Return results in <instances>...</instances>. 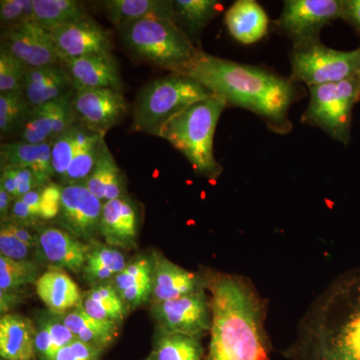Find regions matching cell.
<instances>
[{"label": "cell", "mask_w": 360, "mask_h": 360, "mask_svg": "<svg viewBox=\"0 0 360 360\" xmlns=\"http://www.w3.org/2000/svg\"><path fill=\"white\" fill-rule=\"evenodd\" d=\"M210 293L212 328L206 360H269L267 302L248 276L203 274Z\"/></svg>", "instance_id": "obj_1"}, {"label": "cell", "mask_w": 360, "mask_h": 360, "mask_svg": "<svg viewBox=\"0 0 360 360\" xmlns=\"http://www.w3.org/2000/svg\"><path fill=\"white\" fill-rule=\"evenodd\" d=\"M288 360H360V266L338 274L310 303Z\"/></svg>", "instance_id": "obj_2"}, {"label": "cell", "mask_w": 360, "mask_h": 360, "mask_svg": "<svg viewBox=\"0 0 360 360\" xmlns=\"http://www.w3.org/2000/svg\"><path fill=\"white\" fill-rule=\"evenodd\" d=\"M182 75L200 82L227 105L252 111L276 134H288L292 129L288 113L297 94L292 79L201 49Z\"/></svg>", "instance_id": "obj_3"}, {"label": "cell", "mask_w": 360, "mask_h": 360, "mask_svg": "<svg viewBox=\"0 0 360 360\" xmlns=\"http://www.w3.org/2000/svg\"><path fill=\"white\" fill-rule=\"evenodd\" d=\"M227 103L212 96L189 106L161 129L160 136L184 155L196 174L215 180L222 167L214 155L215 130Z\"/></svg>", "instance_id": "obj_4"}, {"label": "cell", "mask_w": 360, "mask_h": 360, "mask_svg": "<svg viewBox=\"0 0 360 360\" xmlns=\"http://www.w3.org/2000/svg\"><path fill=\"white\" fill-rule=\"evenodd\" d=\"M132 56L170 73L182 75L200 51L174 20L144 18L116 26Z\"/></svg>", "instance_id": "obj_5"}, {"label": "cell", "mask_w": 360, "mask_h": 360, "mask_svg": "<svg viewBox=\"0 0 360 360\" xmlns=\"http://www.w3.org/2000/svg\"><path fill=\"white\" fill-rule=\"evenodd\" d=\"M214 96L193 78L169 73L144 85L135 99L132 129L160 136L168 122L202 99Z\"/></svg>", "instance_id": "obj_6"}, {"label": "cell", "mask_w": 360, "mask_h": 360, "mask_svg": "<svg viewBox=\"0 0 360 360\" xmlns=\"http://www.w3.org/2000/svg\"><path fill=\"white\" fill-rule=\"evenodd\" d=\"M310 101L302 122L319 127L347 146L350 141L352 108L360 99L359 77L310 86Z\"/></svg>", "instance_id": "obj_7"}, {"label": "cell", "mask_w": 360, "mask_h": 360, "mask_svg": "<svg viewBox=\"0 0 360 360\" xmlns=\"http://www.w3.org/2000/svg\"><path fill=\"white\" fill-rule=\"evenodd\" d=\"M290 60L291 79L309 87L335 84L360 75V47L355 51H336L315 40L293 45Z\"/></svg>", "instance_id": "obj_8"}, {"label": "cell", "mask_w": 360, "mask_h": 360, "mask_svg": "<svg viewBox=\"0 0 360 360\" xmlns=\"http://www.w3.org/2000/svg\"><path fill=\"white\" fill-rule=\"evenodd\" d=\"M158 333L202 338L212 328V307L207 290L203 288L153 305Z\"/></svg>", "instance_id": "obj_9"}, {"label": "cell", "mask_w": 360, "mask_h": 360, "mask_svg": "<svg viewBox=\"0 0 360 360\" xmlns=\"http://www.w3.org/2000/svg\"><path fill=\"white\" fill-rule=\"evenodd\" d=\"M342 18V0H288L276 25L293 45L319 40L324 26Z\"/></svg>", "instance_id": "obj_10"}, {"label": "cell", "mask_w": 360, "mask_h": 360, "mask_svg": "<svg viewBox=\"0 0 360 360\" xmlns=\"http://www.w3.org/2000/svg\"><path fill=\"white\" fill-rule=\"evenodd\" d=\"M71 108L75 123L104 135L129 112L122 91L110 89L75 90Z\"/></svg>", "instance_id": "obj_11"}, {"label": "cell", "mask_w": 360, "mask_h": 360, "mask_svg": "<svg viewBox=\"0 0 360 360\" xmlns=\"http://www.w3.org/2000/svg\"><path fill=\"white\" fill-rule=\"evenodd\" d=\"M63 186L56 224L79 240L92 243L101 234L103 203L84 184Z\"/></svg>", "instance_id": "obj_12"}, {"label": "cell", "mask_w": 360, "mask_h": 360, "mask_svg": "<svg viewBox=\"0 0 360 360\" xmlns=\"http://www.w3.org/2000/svg\"><path fill=\"white\" fill-rule=\"evenodd\" d=\"M0 44V49L13 54L27 68H40L60 63L51 32L34 22L4 30Z\"/></svg>", "instance_id": "obj_13"}, {"label": "cell", "mask_w": 360, "mask_h": 360, "mask_svg": "<svg viewBox=\"0 0 360 360\" xmlns=\"http://www.w3.org/2000/svg\"><path fill=\"white\" fill-rule=\"evenodd\" d=\"M51 32L60 61L112 52V35L90 16Z\"/></svg>", "instance_id": "obj_14"}, {"label": "cell", "mask_w": 360, "mask_h": 360, "mask_svg": "<svg viewBox=\"0 0 360 360\" xmlns=\"http://www.w3.org/2000/svg\"><path fill=\"white\" fill-rule=\"evenodd\" d=\"M75 90L110 89L122 91V79L112 52L60 61Z\"/></svg>", "instance_id": "obj_15"}, {"label": "cell", "mask_w": 360, "mask_h": 360, "mask_svg": "<svg viewBox=\"0 0 360 360\" xmlns=\"http://www.w3.org/2000/svg\"><path fill=\"white\" fill-rule=\"evenodd\" d=\"M91 243H85L60 227L47 226L37 234L40 257L53 269H65L72 274L82 272Z\"/></svg>", "instance_id": "obj_16"}, {"label": "cell", "mask_w": 360, "mask_h": 360, "mask_svg": "<svg viewBox=\"0 0 360 360\" xmlns=\"http://www.w3.org/2000/svg\"><path fill=\"white\" fill-rule=\"evenodd\" d=\"M153 257V304L176 300L206 288L203 274L189 271L158 253Z\"/></svg>", "instance_id": "obj_17"}, {"label": "cell", "mask_w": 360, "mask_h": 360, "mask_svg": "<svg viewBox=\"0 0 360 360\" xmlns=\"http://www.w3.org/2000/svg\"><path fill=\"white\" fill-rule=\"evenodd\" d=\"M139 212L129 196L103 203L101 236L113 248H129L136 245Z\"/></svg>", "instance_id": "obj_18"}, {"label": "cell", "mask_w": 360, "mask_h": 360, "mask_svg": "<svg viewBox=\"0 0 360 360\" xmlns=\"http://www.w3.org/2000/svg\"><path fill=\"white\" fill-rule=\"evenodd\" d=\"M73 90L70 77L60 63L26 68L22 91L32 108L58 101Z\"/></svg>", "instance_id": "obj_19"}, {"label": "cell", "mask_w": 360, "mask_h": 360, "mask_svg": "<svg viewBox=\"0 0 360 360\" xmlns=\"http://www.w3.org/2000/svg\"><path fill=\"white\" fill-rule=\"evenodd\" d=\"M52 142L32 144L22 141L4 142L0 146L2 167L28 168L34 174L37 187L52 182L54 170L51 158Z\"/></svg>", "instance_id": "obj_20"}, {"label": "cell", "mask_w": 360, "mask_h": 360, "mask_svg": "<svg viewBox=\"0 0 360 360\" xmlns=\"http://www.w3.org/2000/svg\"><path fill=\"white\" fill-rule=\"evenodd\" d=\"M113 285L129 309H136L151 300L153 257H139L112 279Z\"/></svg>", "instance_id": "obj_21"}, {"label": "cell", "mask_w": 360, "mask_h": 360, "mask_svg": "<svg viewBox=\"0 0 360 360\" xmlns=\"http://www.w3.org/2000/svg\"><path fill=\"white\" fill-rule=\"evenodd\" d=\"M37 328L27 317L18 314L0 319V355L6 360H30L35 354Z\"/></svg>", "instance_id": "obj_22"}, {"label": "cell", "mask_w": 360, "mask_h": 360, "mask_svg": "<svg viewBox=\"0 0 360 360\" xmlns=\"http://www.w3.org/2000/svg\"><path fill=\"white\" fill-rule=\"evenodd\" d=\"M37 293L53 314H65L82 303L79 288L65 271L51 269L39 276Z\"/></svg>", "instance_id": "obj_23"}, {"label": "cell", "mask_w": 360, "mask_h": 360, "mask_svg": "<svg viewBox=\"0 0 360 360\" xmlns=\"http://www.w3.org/2000/svg\"><path fill=\"white\" fill-rule=\"evenodd\" d=\"M229 33L243 44H252L264 39L269 20L264 9L255 0H238L225 13Z\"/></svg>", "instance_id": "obj_24"}, {"label": "cell", "mask_w": 360, "mask_h": 360, "mask_svg": "<svg viewBox=\"0 0 360 360\" xmlns=\"http://www.w3.org/2000/svg\"><path fill=\"white\" fill-rule=\"evenodd\" d=\"M58 316L77 340L98 349H105L117 338L120 324L92 317L85 311L82 303Z\"/></svg>", "instance_id": "obj_25"}, {"label": "cell", "mask_w": 360, "mask_h": 360, "mask_svg": "<svg viewBox=\"0 0 360 360\" xmlns=\"http://www.w3.org/2000/svg\"><path fill=\"white\" fill-rule=\"evenodd\" d=\"M82 184L103 202L125 196L124 174L118 167L106 142L96 167Z\"/></svg>", "instance_id": "obj_26"}, {"label": "cell", "mask_w": 360, "mask_h": 360, "mask_svg": "<svg viewBox=\"0 0 360 360\" xmlns=\"http://www.w3.org/2000/svg\"><path fill=\"white\" fill-rule=\"evenodd\" d=\"M101 4L115 27L144 18L174 20V0H106Z\"/></svg>", "instance_id": "obj_27"}, {"label": "cell", "mask_w": 360, "mask_h": 360, "mask_svg": "<svg viewBox=\"0 0 360 360\" xmlns=\"http://www.w3.org/2000/svg\"><path fill=\"white\" fill-rule=\"evenodd\" d=\"M217 0H174V21L200 49V33L219 13Z\"/></svg>", "instance_id": "obj_28"}, {"label": "cell", "mask_w": 360, "mask_h": 360, "mask_svg": "<svg viewBox=\"0 0 360 360\" xmlns=\"http://www.w3.org/2000/svg\"><path fill=\"white\" fill-rule=\"evenodd\" d=\"M35 25L47 32L89 18L84 4L77 0H33Z\"/></svg>", "instance_id": "obj_29"}, {"label": "cell", "mask_w": 360, "mask_h": 360, "mask_svg": "<svg viewBox=\"0 0 360 360\" xmlns=\"http://www.w3.org/2000/svg\"><path fill=\"white\" fill-rule=\"evenodd\" d=\"M82 307L92 317L120 324L127 315V305L112 283L92 286L82 295Z\"/></svg>", "instance_id": "obj_30"}, {"label": "cell", "mask_w": 360, "mask_h": 360, "mask_svg": "<svg viewBox=\"0 0 360 360\" xmlns=\"http://www.w3.org/2000/svg\"><path fill=\"white\" fill-rule=\"evenodd\" d=\"M127 265L122 251L113 246L96 245L90 248L82 274L92 288L115 278Z\"/></svg>", "instance_id": "obj_31"}, {"label": "cell", "mask_w": 360, "mask_h": 360, "mask_svg": "<svg viewBox=\"0 0 360 360\" xmlns=\"http://www.w3.org/2000/svg\"><path fill=\"white\" fill-rule=\"evenodd\" d=\"M105 135L97 134L89 129L84 141L80 144L77 153L71 161L65 176L61 180V186L82 184L89 176L96 167L103 144L105 143Z\"/></svg>", "instance_id": "obj_32"}, {"label": "cell", "mask_w": 360, "mask_h": 360, "mask_svg": "<svg viewBox=\"0 0 360 360\" xmlns=\"http://www.w3.org/2000/svg\"><path fill=\"white\" fill-rule=\"evenodd\" d=\"M151 360H206L201 338L158 333Z\"/></svg>", "instance_id": "obj_33"}, {"label": "cell", "mask_w": 360, "mask_h": 360, "mask_svg": "<svg viewBox=\"0 0 360 360\" xmlns=\"http://www.w3.org/2000/svg\"><path fill=\"white\" fill-rule=\"evenodd\" d=\"M59 101L60 99L30 110L25 124L18 134L20 141L32 144L52 142V132L56 123Z\"/></svg>", "instance_id": "obj_34"}, {"label": "cell", "mask_w": 360, "mask_h": 360, "mask_svg": "<svg viewBox=\"0 0 360 360\" xmlns=\"http://www.w3.org/2000/svg\"><path fill=\"white\" fill-rule=\"evenodd\" d=\"M30 108L22 90L0 94V134L1 139L20 134Z\"/></svg>", "instance_id": "obj_35"}, {"label": "cell", "mask_w": 360, "mask_h": 360, "mask_svg": "<svg viewBox=\"0 0 360 360\" xmlns=\"http://www.w3.org/2000/svg\"><path fill=\"white\" fill-rule=\"evenodd\" d=\"M87 131L89 129L84 125L75 123L68 131L52 142V167L54 170V177L58 179L59 184L65 176L71 161L77 153Z\"/></svg>", "instance_id": "obj_36"}, {"label": "cell", "mask_w": 360, "mask_h": 360, "mask_svg": "<svg viewBox=\"0 0 360 360\" xmlns=\"http://www.w3.org/2000/svg\"><path fill=\"white\" fill-rule=\"evenodd\" d=\"M39 266L30 260H14L0 255V292H13L21 286L37 283Z\"/></svg>", "instance_id": "obj_37"}, {"label": "cell", "mask_w": 360, "mask_h": 360, "mask_svg": "<svg viewBox=\"0 0 360 360\" xmlns=\"http://www.w3.org/2000/svg\"><path fill=\"white\" fill-rule=\"evenodd\" d=\"M34 6L33 0H1L0 1V25L1 30L33 22Z\"/></svg>", "instance_id": "obj_38"}, {"label": "cell", "mask_w": 360, "mask_h": 360, "mask_svg": "<svg viewBox=\"0 0 360 360\" xmlns=\"http://www.w3.org/2000/svg\"><path fill=\"white\" fill-rule=\"evenodd\" d=\"M26 68L22 61L0 49V94L22 90Z\"/></svg>", "instance_id": "obj_39"}, {"label": "cell", "mask_w": 360, "mask_h": 360, "mask_svg": "<svg viewBox=\"0 0 360 360\" xmlns=\"http://www.w3.org/2000/svg\"><path fill=\"white\" fill-rule=\"evenodd\" d=\"M63 186L58 182H51L41 191L40 200V219L49 221L58 219L61 206Z\"/></svg>", "instance_id": "obj_40"}, {"label": "cell", "mask_w": 360, "mask_h": 360, "mask_svg": "<svg viewBox=\"0 0 360 360\" xmlns=\"http://www.w3.org/2000/svg\"><path fill=\"white\" fill-rule=\"evenodd\" d=\"M33 248L26 245L7 229L4 224L0 227V252L4 257L14 260H28Z\"/></svg>", "instance_id": "obj_41"}, {"label": "cell", "mask_w": 360, "mask_h": 360, "mask_svg": "<svg viewBox=\"0 0 360 360\" xmlns=\"http://www.w3.org/2000/svg\"><path fill=\"white\" fill-rule=\"evenodd\" d=\"M103 350L80 340L61 347L49 360H98Z\"/></svg>", "instance_id": "obj_42"}, {"label": "cell", "mask_w": 360, "mask_h": 360, "mask_svg": "<svg viewBox=\"0 0 360 360\" xmlns=\"http://www.w3.org/2000/svg\"><path fill=\"white\" fill-rule=\"evenodd\" d=\"M42 321L44 322L45 326L49 328L56 352L60 349L61 347H65L66 345L72 343L73 341L77 340V338L73 335L70 329L66 328L65 323L59 319V316H44Z\"/></svg>", "instance_id": "obj_43"}, {"label": "cell", "mask_w": 360, "mask_h": 360, "mask_svg": "<svg viewBox=\"0 0 360 360\" xmlns=\"http://www.w3.org/2000/svg\"><path fill=\"white\" fill-rule=\"evenodd\" d=\"M56 350L52 341L49 328L44 321H40L35 336V354L39 355L42 360H49L56 354Z\"/></svg>", "instance_id": "obj_44"}, {"label": "cell", "mask_w": 360, "mask_h": 360, "mask_svg": "<svg viewBox=\"0 0 360 360\" xmlns=\"http://www.w3.org/2000/svg\"><path fill=\"white\" fill-rule=\"evenodd\" d=\"M39 220L41 219H40L39 217H37V215L32 212V210H30L20 198L13 201L8 221L30 227L32 226V225L37 224Z\"/></svg>", "instance_id": "obj_45"}, {"label": "cell", "mask_w": 360, "mask_h": 360, "mask_svg": "<svg viewBox=\"0 0 360 360\" xmlns=\"http://www.w3.org/2000/svg\"><path fill=\"white\" fill-rule=\"evenodd\" d=\"M16 172H18V193H16L15 200H18L32 189L37 188V186L32 170L28 168L16 167Z\"/></svg>", "instance_id": "obj_46"}, {"label": "cell", "mask_w": 360, "mask_h": 360, "mask_svg": "<svg viewBox=\"0 0 360 360\" xmlns=\"http://www.w3.org/2000/svg\"><path fill=\"white\" fill-rule=\"evenodd\" d=\"M360 34V0H342V18Z\"/></svg>", "instance_id": "obj_47"}, {"label": "cell", "mask_w": 360, "mask_h": 360, "mask_svg": "<svg viewBox=\"0 0 360 360\" xmlns=\"http://www.w3.org/2000/svg\"><path fill=\"white\" fill-rule=\"evenodd\" d=\"M0 186L4 187L15 200L16 193H18V172L15 167H1Z\"/></svg>", "instance_id": "obj_48"}, {"label": "cell", "mask_w": 360, "mask_h": 360, "mask_svg": "<svg viewBox=\"0 0 360 360\" xmlns=\"http://www.w3.org/2000/svg\"><path fill=\"white\" fill-rule=\"evenodd\" d=\"M1 224H6L7 229L13 232L14 236L20 239V240L22 241L23 243H25L26 245L32 248H37V236H34V234H32V232L28 231V227L14 224V222L8 221V220L1 222Z\"/></svg>", "instance_id": "obj_49"}, {"label": "cell", "mask_w": 360, "mask_h": 360, "mask_svg": "<svg viewBox=\"0 0 360 360\" xmlns=\"http://www.w3.org/2000/svg\"><path fill=\"white\" fill-rule=\"evenodd\" d=\"M44 187H37L30 193L25 194L20 200L32 210L37 217L40 219V200H41V191Z\"/></svg>", "instance_id": "obj_50"}, {"label": "cell", "mask_w": 360, "mask_h": 360, "mask_svg": "<svg viewBox=\"0 0 360 360\" xmlns=\"http://www.w3.org/2000/svg\"><path fill=\"white\" fill-rule=\"evenodd\" d=\"M14 198L4 187L0 186V219L1 222L6 221L11 217Z\"/></svg>", "instance_id": "obj_51"}, {"label": "cell", "mask_w": 360, "mask_h": 360, "mask_svg": "<svg viewBox=\"0 0 360 360\" xmlns=\"http://www.w3.org/2000/svg\"><path fill=\"white\" fill-rule=\"evenodd\" d=\"M146 360H151V359H150V357H148V359H146Z\"/></svg>", "instance_id": "obj_52"}, {"label": "cell", "mask_w": 360, "mask_h": 360, "mask_svg": "<svg viewBox=\"0 0 360 360\" xmlns=\"http://www.w3.org/2000/svg\"><path fill=\"white\" fill-rule=\"evenodd\" d=\"M359 79H360V75H359Z\"/></svg>", "instance_id": "obj_53"}]
</instances>
